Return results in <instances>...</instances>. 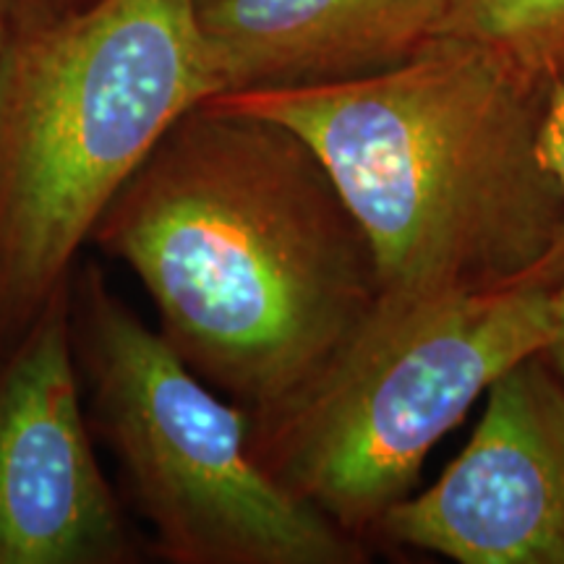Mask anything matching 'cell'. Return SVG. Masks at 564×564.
I'll return each instance as SVG.
<instances>
[{
	"mask_svg": "<svg viewBox=\"0 0 564 564\" xmlns=\"http://www.w3.org/2000/svg\"><path fill=\"white\" fill-rule=\"evenodd\" d=\"M549 337V288L382 291L312 382L249 419L253 460L366 544L494 379Z\"/></svg>",
	"mask_w": 564,
	"mask_h": 564,
	"instance_id": "277c9868",
	"label": "cell"
},
{
	"mask_svg": "<svg viewBox=\"0 0 564 564\" xmlns=\"http://www.w3.org/2000/svg\"><path fill=\"white\" fill-rule=\"evenodd\" d=\"M539 150L541 160L554 175L564 194V82L554 84L546 89L544 100V118H541L539 133ZM564 282V225L560 238H556L554 249L549 257L535 267V272L528 278V288H554Z\"/></svg>",
	"mask_w": 564,
	"mask_h": 564,
	"instance_id": "30bf717a",
	"label": "cell"
},
{
	"mask_svg": "<svg viewBox=\"0 0 564 564\" xmlns=\"http://www.w3.org/2000/svg\"><path fill=\"white\" fill-rule=\"evenodd\" d=\"M212 100L312 147L387 293L520 288L562 232L564 194L539 150L546 89L476 42L440 34L361 79Z\"/></svg>",
	"mask_w": 564,
	"mask_h": 564,
	"instance_id": "7a4b0ae2",
	"label": "cell"
},
{
	"mask_svg": "<svg viewBox=\"0 0 564 564\" xmlns=\"http://www.w3.org/2000/svg\"><path fill=\"white\" fill-rule=\"evenodd\" d=\"M0 361V564L137 562L84 411L68 282Z\"/></svg>",
	"mask_w": 564,
	"mask_h": 564,
	"instance_id": "8992f818",
	"label": "cell"
},
{
	"mask_svg": "<svg viewBox=\"0 0 564 564\" xmlns=\"http://www.w3.org/2000/svg\"><path fill=\"white\" fill-rule=\"evenodd\" d=\"M89 423L116 457L152 546L173 564H361L352 539L253 460L249 413L204 382L105 280L68 278Z\"/></svg>",
	"mask_w": 564,
	"mask_h": 564,
	"instance_id": "5b68a950",
	"label": "cell"
},
{
	"mask_svg": "<svg viewBox=\"0 0 564 564\" xmlns=\"http://www.w3.org/2000/svg\"><path fill=\"white\" fill-rule=\"evenodd\" d=\"M89 243L137 274L162 340L249 419L312 382L382 293L312 147L212 97L165 131Z\"/></svg>",
	"mask_w": 564,
	"mask_h": 564,
	"instance_id": "6da1fadb",
	"label": "cell"
},
{
	"mask_svg": "<svg viewBox=\"0 0 564 564\" xmlns=\"http://www.w3.org/2000/svg\"><path fill=\"white\" fill-rule=\"evenodd\" d=\"M6 37H9V21H6L3 3H0V51H3V45H6Z\"/></svg>",
	"mask_w": 564,
	"mask_h": 564,
	"instance_id": "4fadbf2b",
	"label": "cell"
},
{
	"mask_svg": "<svg viewBox=\"0 0 564 564\" xmlns=\"http://www.w3.org/2000/svg\"><path fill=\"white\" fill-rule=\"evenodd\" d=\"M442 34L489 47L541 89L564 82V0H453Z\"/></svg>",
	"mask_w": 564,
	"mask_h": 564,
	"instance_id": "9c48e42d",
	"label": "cell"
},
{
	"mask_svg": "<svg viewBox=\"0 0 564 564\" xmlns=\"http://www.w3.org/2000/svg\"><path fill=\"white\" fill-rule=\"evenodd\" d=\"M377 535L457 564H564V382L544 350L494 379L463 453Z\"/></svg>",
	"mask_w": 564,
	"mask_h": 564,
	"instance_id": "52a82bcc",
	"label": "cell"
},
{
	"mask_svg": "<svg viewBox=\"0 0 564 564\" xmlns=\"http://www.w3.org/2000/svg\"><path fill=\"white\" fill-rule=\"evenodd\" d=\"M549 301H552V337L544 352L564 382V282L549 288Z\"/></svg>",
	"mask_w": 564,
	"mask_h": 564,
	"instance_id": "7c38bea8",
	"label": "cell"
},
{
	"mask_svg": "<svg viewBox=\"0 0 564 564\" xmlns=\"http://www.w3.org/2000/svg\"><path fill=\"white\" fill-rule=\"evenodd\" d=\"M0 3L9 21V32H19L79 13L95 6L97 0H0Z\"/></svg>",
	"mask_w": 564,
	"mask_h": 564,
	"instance_id": "8fae6325",
	"label": "cell"
},
{
	"mask_svg": "<svg viewBox=\"0 0 564 564\" xmlns=\"http://www.w3.org/2000/svg\"><path fill=\"white\" fill-rule=\"evenodd\" d=\"M220 95L196 0H97L0 51V358L165 131Z\"/></svg>",
	"mask_w": 564,
	"mask_h": 564,
	"instance_id": "3957f363",
	"label": "cell"
},
{
	"mask_svg": "<svg viewBox=\"0 0 564 564\" xmlns=\"http://www.w3.org/2000/svg\"><path fill=\"white\" fill-rule=\"evenodd\" d=\"M453 0H196L220 91L293 89L394 68L442 34Z\"/></svg>",
	"mask_w": 564,
	"mask_h": 564,
	"instance_id": "ba28073f",
	"label": "cell"
}]
</instances>
